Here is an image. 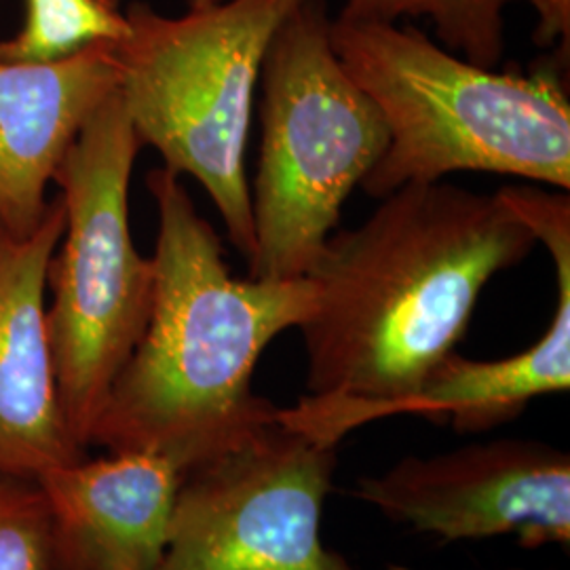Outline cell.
Instances as JSON below:
<instances>
[{"label": "cell", "instance_id": "1", "mask_svg": "<svg viewBox=\"0 0 570 570\" xmlns=\"http://www.w3.org/2000/svg\"><path fill=\"white\" fill-rule=\"evenodd\" d=\"M534 245L499 193L444 180L389 193L366 223L334 230L306 275V395L279 419L338 446L421 387L465 336L490 279Z\"/></svg>", "mask_w": 570, "mask_h": 570}, {"label": "cell", "instance_id": "8", "mask_svg": "<svg viewBox=\"0 0 570 570\" xmlns=\"http://www.w3.org/2000/svg\"><path fill=\"white\" fill-rule=\"evenodd\" d=\"M355 497L389 522L446 543L508 534L530 550L570 543L569 452L534 440L406 456L362 478Z\"/></svg>", "mask_w": 570, "mask_h": 570}, {"label": "cell", "instance_id": "14", "mask_svg": "<svg viewBox=\"0 0 570 570\" xmlns=\"http://www.w3.org/2000/svg\"><path fill=\"white\" fill-rule=\"evenodd\" d=\"M511 0H346L338 20L395 21L428 18L452 53L497 68L505 51V7Z\"/></svg>", "mask_w": 570, "mask_h": 570}, {"label": "cell", "instance_id": "11", "mask_svg": "<svg viewBox=\"0 0 570 570\" xmlns=\"http://www.w3.org/2000/svg\"><path fill=\"white\" fill-rule=\"evenodd\" d=\"M180 478L171 459L144 450L45 471L53 570L161 569Z\"/></svg>", "mask_w": 570, "mask_h": 570}, {"label": "cell", "instance_id": "15", "mask_svg": "<svg viewBox=\"0 0 570 570\" xmlns=\"http://www.w3.org/2000/svg\"><path fill=\"white\" fill-rule=\"evenodd\" d=\"M0 570H53L49 511L37 480L0 475Z\"/></svg>", "mask_w": 570, "mask_h": 570}, {"label": "cell", "instance_id": "5", "mask_svg": "<svg viewBox=\"0 0 570 570\" xmlns=\"http://www.w3.org/2000/svg\"><path fill=\"white\" fill-rule=\"evenodd\" d=\"M330 26L324 0H306L266 51L261 159L249 186L254 279L306 277L348 195L387 150V125L346 75Z\"/></svg>", "mask_w": 570, "mask_h": 570}, {"label": "cell", "instance_id": "9", "mask_svg": "<svg viewBox=\"0 0 570 570\" xmlns=\"http://www.w3.org/2000/svg\"><path fill=\"white\" fill-rule=\"evenodd\" d=\"M501 199L546 245L556 268L558 301L550 326L529 348L503 360H468L456 351L429 372L421 387L379 407L374 421L416 414L480 433L515 421L534 397L570 387V195L539 186H503Z\"/></svg>", "mask_w": 570, "mask_h": 570}, {"label": "cell", "instance_id": "16", "mask_svg": "<svg viewBox=\"0 0 570 570\" xmlns=\"http://www.w3.org/2000/svg\"><path fill=\"white\" fill-rule=\"evenodd\" d=\"M515 2V0H511ZM537 13L534 42L539 47H553L569 51L570 0H524Z\"/></svg>", "mask_w": 570, "mask_h": 570}, {"label": "cell", "instance_id": "2", "mask_svg": "<svg viewBox=\"0 0 570 570\" xmlns=\"http://www.w3.org/2000/svg\"><path fill=\"white\" fill-rule=\"evenodd\" d=\"M146 186L159 218L155 303L89 449L157 452L184 471L277 416L279 407L254 393V370L279 334L305 324L315 289L308 277H233L183 180L159 167Z\"/></svg>", "mask_w": 570, "mask_h": 570}, {"label": "cell", "instance_id": "4", "mask_svg": "<svg viewBox=\"0 0 570 570\" xmlns=\"http://www.w3.org/2000/svg\"><path fill=\"white\" fill-rule=\"evenodd\" d=\"M306 0H223L184 16L148 2L125 9L117 42L125 110L164 169L204 188L245 258L254 249L245 169L266 51L279 26Z\"/></svg>", "mask_w": 570, "mask_h": 570}, {"label": "cell", "instance_id": "18", "mask_svg": "<svg viewBox=\"0 0 570 570\" xmlns=\"http://www.w3.org/2000/svg\"><path fill=\"white\" fill-rule=\"evenodd\" d=\"M389 570H414V569H410V567H402V564H391V567H389Z\"/></svg>", "mask_w": 570, "mask_h": 570}, {"label": "cell", "instance_id": "13", "mask_svg": "<svg viewBox=\"0 0 570 570\" xmlns=\"http://www.w3.org/2000/svg\"><path fill=\"white\" fill-rule=\"evenodd\" d=\"M129 32L121 0H23L20 32L0 41V61L51 63Z\"/></svg>", "mask_w": 570, "mask_h": 570}, {"label": "cell", "instance_id": "7", "mask_svg": "<svg viewBox=\"0 0 570 570\" xmlns=\"http://www.w3.org/2000/svg\"><path fill=\"white\" fill-rule=\"evenodd\" d=\"M336 446L277 416L184 469L159 570H355L322 541Z\"/></svg>", "mask_w": 570, "mask_h": 570}, {"label": "cell", "instance_id": "3", "mask_svg": "<svg viewBox=\"0 0 570 570\" xmlns=\"http://www.w3.org/2000/svg\"><path fill=\"white\" fill-rule=\"evenodd\" d=\"M330 37L346 75L387 125V150L362 183L370 197L459 171L569 193V87L558 63L499 72L400 21L336 18Z\"/></svg>", "mask_w": 570, "mask_h": 570}, {"label": "cell", "instance_id": "12", "mask_svg": "<svg viewBox=\"0 0 570 570\" xmlns=\"http://www.w3.org/2000/svg\"><path fill=\"white\" fill-rule=\"evenodd\" d=\"M117 42L51 63L0 61V230L23 237L49 209L53 183L82 127L119 91Z\"/></svg>", "mask_w": 570, "mask_h": 570}, {"label": "cell", "instance_id": "6", "mask_svg": "<svg viewBox=\"0 0 570 570\" xmlns=\"http://www.w3.org/2000/svg\"><path fill=\"white\" fill-rule=\"evenodd\" d=\"M142 148L117 91L82 127L53 178L63 233L47 271L45 320L61 407L85 450L155 303V263L138 252L129 225Z\"/></svg>", "mask_w": 570, "mask_h": 570}, {"label": "cell", "instance_id": "17", "mask_svg": "<svg viewBox=\"0 0 570 570\" xmlns=\"http://www.w3.org/2000/svg\"><path fill=\"white\" fill-rule=\"evenodd\" d=\"M216 2H223V0H186L188 9H202V7H209V4H216Z\"/></svg>", "mask_w": 570, "mask_h": 570}, {"label": "cell", "instance_id": "10", "mask_svg": "<svg viewBox=\"0 0 570 570\" xmlns=\"http://www.w3.org/2000/svg\"><path fill=\"white\" fill-rule=\"evenodd\" d=\"M63 233L51 202L39 226L0 230V475L37 480L87 454L68 428L47 336V271Z\"/></svg>", "mask_w": 570, "mask_h": 570}]
</instances>
